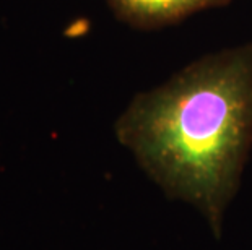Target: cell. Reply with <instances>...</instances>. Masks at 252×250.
<instances>
[{
  "label": "cell",
  "mask_w": 252,
  "mask_h": 250,
  "mask_svg": "<svg viewBox=\"0 0 252 250\" xmlns=\"http://www.w3.org/2000/svg\"><path fill=\"white\" fill-rule=\"evenodd\" d=\"M229 0H109L122 20L138 28L176 23L205 8L223 7Z\"/></svg>",
  "instance_id": "2"
},
{
  "label": "cell",
  "mask_w": 252,
  "mask_h": 250,
  "mask_svg": "<svg viewBox=\"0 0 252 250\" xmlns=\"http://www.w3.org/2000/svg\"><path fill=\"white\" fill-rule=\"evenodd\" d=\"M114 129L166 196L195 206L220 237L252 146V42L137 94Z\"/></svg>",
  "instance_id": "1"
}]
</instances>
